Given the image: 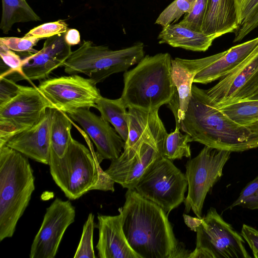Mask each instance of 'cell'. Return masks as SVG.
Returning a JSON list of instances; mask_svg holds the SVG:
<instances>
[{
	"label": "cell",
	"instance_id": "cell-1",
	"mask_svg": "<svg viewBox=\"0 0 258 258\" xmlns=\"http://www.w3.org/2000/svg\"><path fill=\"white\" fill-rule=\"evenodd\" d=\"M125 198L120 211L123 230L141 258H189L190 252L176 238L168 215L160 207L135 189H127Z\"/></svg>",
	"mask_w": 258,
	"mask_h": 258
},
{
	"label": "cell",
	"instance_id": "cell-2",
	"mask_svg": "<svg viewBox=\"0 0 258 258\" xmlns=\"http://www.w3.org/2000/svg\"><path fill=\"white\" fill-rule=\"evenodd\" d=\"M180 130L192 142L219 150L241 152L258 148V124L236 123L211 102L206 90L194 85Z\"/></svg>",
	"mask_w": 258,
	"mask_h": 258
},
{
	"label": "cell",
	"instance_id": "cell-3",
	"mask_svg": "<svg viewBox=\"0 0 258 258\" xmlns=\"http://www.w3.org/2000/svg\"><path fill=\"white\" fill-rule=\"evenodd\" d=\"M28 158L4 145L0 147V241L12 237L35 190Z\"/></svg>",
	"mask_w": 258,
	"mask_h": 258
},
{
	"label": "cell",
	"instance_id": "cell-4",
	"mask_svg": "<svg viewBox=\"0 0 258 258\" xmlns=\"http://www.w3.org/2000/svg\"><path fill=\"white\" fill-rule=\"evenodd\" d=\"M172 60L167 52L146 55L135 68L124 73L120 98L128 107L159 109L170 102L176 91Z\"/></svg>",
	"mask_w": 258,
	"mask_h": 258
},
{
	"label": "cell",
	"instance_id": "cell-5",
	"mask_svg": "<svg viewBox=\"0 0 258 258\" xmlns=\"http://www.w3.org/2000/svg\"><path fill=\"white\" fill-rule=\"evenodd\" d=\"M55 183L70 200L91 190L114 191V182L103 171L95 155L72 138L62 158L50 155L48 164Z\"/></svg>",
	"mask_w": 258,
	"mask_h": 258
},
{
	"label": "cell",
	"instance_id": "cell-6",
	"mask_svg": "<svg viewBox=\"0 0 258 258\" xmlns=\"http://www.w3.org/2000/svg\"><path fill=\"white\" fill-rule=\"evenodd\" d=\"M145 46L139 42L124 48L112 50L105 45H97L83 40L73 51L63 64L69 75L83 74L96 84L103 82L112 74L125 72L145 56Z\"/></svg>",
	"mask_w": 258,
	"mask_h": 258
},
{
	"label": "cell",
	"instance_id": "cell-7",
	"mask_svg": "<svg viewBox=\"0 0 258 258\" xmlns=\"http://www.w3.org/2000/svg\"><path fill=\"white\" fill-rule=\"evenodd\" d=\"M187 181L184 174L162 155L151 163L135 189L160 207L168 215L185 199Z\"/></svg>",
	"mask_w": 258,
	"mask_h": 258
},
{
	"label": "cell",
	"instance_id": "cell-8",
	"mask_svg": "<svg viewBox=\"0 0 258 258\" xmlns=\"http://www.w3.org/2000/svg\"><path fill=\"white\" fill-rule=\"evenodd\" d=\"M196 246L189 258H250L241 235L211 207L197 228Z\"/></svg>",
	"mask_w": 258,
	"mask_h": 258
},
{
	"label": "cell",
	"instance_id": "cell-9",
	"mask_svg": "<svg viewBox=\"0 0 258 258\" xmlns=\"http://www.w3.org/2000/svg\"><path fill=\"white\" fill-rule=\"evenodd\" d=\"M231 153L205 146L196 157L187 161L185 175L188 193L184 200L186 213L191 210L197 217L203 218L206 196L222 176Z\"/></svg>",
	"mask_w": 258,
	"mask_h": 258
},
{
	"label": "cell",
	"instance_id": "cell-10",
	"mask_svg": "<svg viewBox=\"0 0 258 258\" xmlns=\"http://www.w3.org/2000/svg\"><path fill=\"white\" fill-rule=\"evenodd\" d=\"M48 108L51 104L37 87L21 85L14 97L0 104V147L38 122Z\"/></svg>",
	"mask_w": 258,
	"mask_h": 258
},
{
	"label": "cell",
	"instance_id": "cell-11",
	"mask_svg": "<svg viewBox=\"0 0 258 258\" xmlns=\"http://www.w3.org/2000/svg\"><path fill=\"white\" fill-rule=\"evenodd\" d=\"M96 85L90 78L69 75L41 81L37 88L52 109L68 113L80 108H95L101 96Z\"/></svg>",
	"mask_w": 258,
	"mask_h": 258
},
{
	"label": "cell",
	"instance_id": "cell-12",
	"mask_svg": "<svg viewBox=\"0 0 258 258\" xmlns=\"http://www.w3.org/2000/svg\"><path fill=\"white\" fill-rule=\"evenodd\" d=\"M167 132L143 138L133 147L124 149L112 160L105 172L115 182L127 189H134L146 169L162 155V148Z\"/></svg>",
	"mask_w": 258,
	"mask_h": 258
},
{
	"label": "cell",
	"instance_id": "cell-13",
	"mask_svg": "<svg viewBox=\"0 0 258 258\" xmlns=\"http://www.w3.org/2000/svg\"><path fill=\"white\" fill-rule=\"evenodd\" d=\"M258 89V44L233 71L206 90L216 107L248 99Z\"/></svg>",
	"mask_w": 258,
	"mask_h": 258
},
{
	"label": "cell",
	"instance_id": "cell-14",
	"mask_svg": "<svg viewBox=\"0 0 258 258\" xmlns=\"http://www.w3.org/2000/svg\"><path fill=\"white\" fill-rule=\"evenodd\" d=\"M75 208L70 201L56 198L46 209L32 243L29 257L54 258L67 229L75 221Z\"/></svg>",
	"mask_w": 258,
	"mask_h": 258
},
{
	"label": "cell",
	"instance_id": "cell-15",
	"mask_svg": "<svg viewBox=\"0 0 258 258\" xmlns=\"http://www.w3.org/2000/svg\"><path fill=\"white\" fill-rule=\"evenodd\" d=\"M78 123L95 145V156L100 164L104 159L111 161L122 153L125 142L101 116L91 112L89 108H83L67 113Z\"/></svg>",
	"mask_w": 258,
	"mask_h": 258
},
{
	"label": "cell",
	"instance_id": "cell-16",
	"mask_svg": "<svg viewBox=\"0 0 258 258\" xmlns=\"http://www.w3.org/2000/svg\"><path fill=\"white\" fill-rule=\"evenodd\" d=\"M224 51L208 57L187 59L176 57L171 62V75L176 91L167 104L175 118V125L180 128L191 96L195 76L205 67L220 57Z\"/></svg>",
	"mask_w": 258,
	"mask_h": 258
},
{
	"label": "cell",
	"instance_id": "cell-17",
	"mask_svg": "<svg viewBox=\"0 0 258 258\" xmlns=\"http://www.w3.org/2000/svg\"><path fill=\"white\" fill-rule=\"evenodd\" d=\"M64 36L63 33L46 38L41 50L22 58V80L42 81L55 69L63 66L72 52Z\"/></svg>",
	"mask_w": 258,
	"mask_h": 258
},
{
	"label": "cell",
	"instance_id": "cell-18",
	"mask_svg": "<svg viewBox=\"0 0 258 258\" xmlns=\"http://www.w3.org/2000/svg\"><path fill=\"white\" fill-rule=\"evenodd\" d=\"M51 114L52 108H48L38 122L13 136L5 145L28 158L48 165Z\"/></svg>",
	"mask_w": 258,
	"mask_h": 258
},
{
	"label": "cell",
	"instance_id": "cell-19",
	"mask_svg": "<svg viewBox=\"0 0 258 258\" xmlns=\"http://www.w3.org/2000/svg\"><path fill=\"white\" fill-rule=\"evenodd\" d=\"M99 239L96 248L100 258H141L124 234L121 212L116 216L98 214Z\"/></svg>",
	"mask_w": 258,
	"mask_h": 258
},
{
	"label": "cell",
	"instance_id": "cell-20",
	"mask_svg": "<svg viewBox=\"0 0 258 258\" xmlns=\"http://www.w3.org/2000/svg\"><path fill=\"white\" fill-rule=\"evenodd\" d=\"M257 44L258 37L225 51L220 57L195 76L194 83L207 84L224 77L237 68Z\"/></svg>",
	"mask_w": 258,
	"mask_h": 258
},
{
	"label": "cell",
	"instance_id": "cell-21",
	"mask_svg": "<svg viewBox=\"0 0 258 258\" xmlns=\"http://www.w3.org/2000/svg\"><path fill=\"white\" fill-rule=\"evenodd\" d=\"M238 28L235 0H208L202 32L218 38Z\"/></svg>",
	"mask_w": 258,
	"mask_h": 258
},
{
	"label": "cell",
	"instance_id": "cell-22",
	"mask_svg": "<svg viewBox=\"0 0 258 258\" xmlns=\"http://www.w3.org/2000/svg\"><path fill=\"white\" fill-rule=\"evenodd\" d=\"M217 37L198 32L179 23L171 24L164 27L158 39L160 44H167L194 51H205Z\"/></svg>",
	"mask_w": 258,
	"mask_h": 258
},
{
	"label": "cell",
	"instance_id": "cell-23",
	"mask_svg": "<svg viewBox=\"0 0 258 258\" xmlns=\"http://www.w3.org/2000/svg\"><path fill=\"white\" fill-rule=\"evenodd\" d=\"M95 108L100 113V116L113 126L125 142L128 135V107L120 97L111 99L101 96L97 101Z\"/></svg>",
	"mask_w": 258,
	"mask_h": 258
},
{
	"label": "cell",
	"instance_id": "cell-24",
	"mask_svg": "<svg viewBox=\"0 0 258 258\" xmlns=\"http://www.w3.org/2000/svg\"><path fill=\"white\" fill-rule=\"evenodd\" d=\"M72 119L64 112L52 108L50 155L63 157L72 139Z\"/></svg>",
	"mask_w": 258,
	"mask_h": 258
},
{
	"label": "cell",
	"instance_id": "cell-25",
	"mask_svg": "<svg viewBox=\"0 0 258 258\" xmlns=\"http://www.w3.org/2000/svg\"><path fill=\"white\" fill-rule=\"evenodd\" d=\"M2 2L0 29L5 34L9 33L15 23L41 21L26 0H2Z\"/></svg>",
	"mask_w": 258,
	"mask_h": 258
},
{
	"label": "cell",
	"instance_id": "cell-26",
	"mask_svg": "<svg viewBox=\"0 0 258 258\" xmlns=\"http://www.w3.org/2000/svg\"><path fill=\"white\" fill-rule=\"evenodd\" d=\"M218 108L241 125L249 126L258 124V100L246 99Z\"/></svg>",
	"mask_w": 258,
	"mask_h": 258
},
{
	"label": "cell",
	"instance_id": "cell-27",
	"mask_svg": "<svg viewBox=\"0 0 258 258\" xmlns=\"http://www.w3.org/2000/svg\"><path fill=\"white\" fill-rule=\"evenodd\" d=\"M191 139L187 134H182L180 128L175 125L174 131L165 136L162 145V155L165 158L173 161L181 159L183 157H190V145Z\"/></svg>",
	"mask_w": 258,
	"mask_h": 258
},
{
	"label": "cell",
	"instance_id": "cell-28",
	"mask_svg": "<svg viewBox=\"0 0 258 258\" xmlns=\"http://www.w3.org/2000/svg\"><path fill=\"white\" fill-rule=\"evenodd\" d=\"M196 0H175L159 15L155 24L164 27L177 21L183 14L189 13Z\"/></svg>",
	"mask_w": 258,
	"mask_h": 258
},
{
	"label": "cell",
	"instance_id": "cell-29",
	"mask_svg": "<svg viewBox=\"0 0 258 258\" xmlns=\"http://www.w3.org/2000/svg\"><path fill=\"white\" fill-rule=\"evenodd\" d=\"M95 227L94 215L90 213L83 226L82 236L74 257H96L93 247V232Z\"/></svg>",
	"mask_w": 258,
	"mask_h": 258
},
{
	"label": "cell",
	"instance_id": "cell-30",
	"mask_svg": "<svg viewBox=\"0 0 258 258\" xmlns=\"http://www.w3.org/2000/svg\"><path fill=\"white\" fill-rule=\"evenodd\" d=\"M235 207L258 210V176L246 184L229 209L231 210Z\"/></svg>",
	"mask_w": 258,
	"mask_h": 258
},
{
	"label": "cell",
	"instance_id": "cell-31",
	"mask_svg": "<svg viewBox=\"0 0 258 258\" xmlns=\"http://www.w3.org/2000/svg\"><path fill=\"white\" fill-rule=\"evenodd\" d=\"M68 25L63 20L42 24L30 30L24 36L40 39L66 33Z\"/></svg>",
	"mask_w": 258,
	"mask_h": 258
},
{
	"label": "cell",
	"instance_id": "cell-32",
	"mask_svg": "<svg viewBox=\"0 0 258 258\" xmlns=\"http://www.w3.org/2000/svg\"><path fill=\"white\" fill-rule=\"evenodd\" d=\"M208 0H196L190 11L179 23L198 32H202Z\"/></svg>",
	"mask_w": 258,
	"mask_h": 258
},
{
	"label": "cell",
	"instance_id": "cell-33",
	"mask_svg": "<svg viewBox=\"0 0 258 258\" xmlns=\"http://www.w3.org/2000/svg\"><path fill=\"white\" fill-rule=\"evenodd\" d=\"M40 39L34 37L23 36L22 38L17 37H2L0 43H2L11 50L17 52L35 53L38 51L34 48Z\"/></svg>",
	"mask_w": 258,
	"mask_h": 258
},
{
	"label": "cell",
	"instance_id": "cell-34",
	"mask_svg": "<svg viewBox=\"0 0 258 258\" xmlns=\"http://www.w3.org/2000/svg\"><path fill=\"white\" fill-rule=\"evenodd\" d=\"M239 27L258 7V0H235Z\"/></svg>",
	"mask_w": 258,
	"mask_h": 258
},
{
	"label": "cell",
	"instance_id": "cell-35",
	"mask_svg": "<svg viewBox=\"0 0 258 258\" xmlns=\"http://www.w3.org/2000/svg\"><path fill=\"white\" fill-rule=\"evenodd\" d=\"M0 104L14 97L19 92L21 85L6 77H0Z\"/></svg>",
	"mask_w": 258,
	"mask_h": 258
},
{
	"label": "cell",
	"instance_id": "cell-36",
	"mask_svg": "<svg viewBox=\"0 0 258 258\" xmlns=\"http://www.w3.org/2000/svg\"><path fill=\"white\" fill-rule=\"evenodd\" d=\"M258 26V7L251 17L234 32V42H239Z\"/></svg>",
	"mask_w": 258,
	"mask_h": 258
},
{
	"label": "cell",
	"instance_id": "cell-37",
	"mask_svg": "<svg viewBox=\"0 0 258 258\" xmlns=\"http://www.w3.org/2000/svg\"><path fill=\"white\" fill-rule=\"evenodd\" d=\"M241 235L251 248L253 256L258 258V230L244 224L241 228Z\"/></svg>",
	"mask_w": 258,
	"mask_h": 258
},
{
	"label": "cell",
	"instance_id": "cell-38",
	"mask_svg": "<svg viewBox=\"0 0 258 258\" xmlns=\"http://www.w3.org/2000/svg\"><path fill=\"white\" fill-rule=\"evenodd\" d=\"M64 39L66 42L70 46L80 44L81 36L78 30L76 29H69L65 33Z\"/></svg>",
	"mask_w": 258,
	"mask_h": 258
},
{
	"label": "cell",
	"instance_id": "cell-39",
	"mask_svg": "<svg viewBox=\"0 0 258 258\" xmlns=\"http://www.w3.org/2000/svg\"><path fill=\"white\" fill-rule=\"evenodd\" d=\"M184 221L185 224L191 230L196 231L197 228L202 224L203 218L192 217L188 215H183Z\"/></svg>",
	"mask_w": 258,
	"mask_h": 258
},
{
	"label": "cell",
	"instance_id": "cell-40",
	"mask_svg": "<svg viewBox=\"0 0 258 258\" xmlns=\"http://www.w3.org/2000/svg\"><path fill=\"white\" fill-rule=\"evenodd\" d=\"M248 99L258 100V89L254 93V94L250 97Z\"/></svg>",
	"mask_w": 258,
	"mask_h": 258
}]
</instances>
